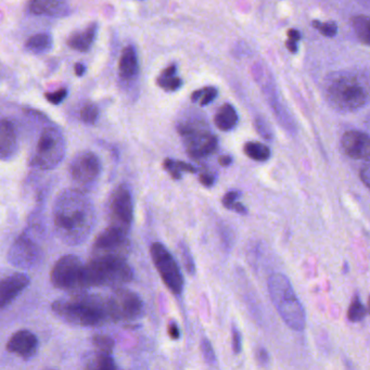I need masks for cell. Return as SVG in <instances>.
Listing matches in <instances>:
<instances>
[{"mask_svg": "<svg viewBox=\"0 0 370 370\" xmlns=\"http://www.w3.org/2000/svg\"><path fill=\"white\" fill-rule=\"evenodd\" d=\"M93 205L82 192H63L55 204L53 224L59 237L68 245H77L87 238L93 226Z\"/></svg>", "mask_w": 370, "mask_h": 370, "instance_id": "6da1fadb", "label": "cell"}, {"mask_svg": "<svg viewBox=\"0 0 370 370\" xmlns=\"http://www.w3.org/2000/svg\"><path fill=\"white\" fill-rule=\"evenodd\" d=\"M325 97L337 111H358L367 104L369 97L367 77L348 71L333 73L326 80Z\"/></svg>", "mask_w": 370, "mask_h": 370, "instance_id": "7a4b0ae2", "label": "cell"}, {"mask_svg": "<svg viewBox=\"0 0 370 370\" xmlns=\"http://www.w3.org/2000/svg\"><path fill=\"white\" fill-rule=\"evenodd\" d=\"M53 312L73 325L91 327L111 320L108 301L99 295H75L53 305Z\"/></svg>", "mask_w": 370, "mask_h": 370, "instance_id": "3957f363", "label": "cell"}, {"mask_svg": "<svg viewBox=\"0 0 370 370\" xmlns=\"http://www.w3.org/2000/svg\"><path fill=\"white\" fill-rule=\"evenodd\" d=\"M268 290L275 308L288 327L302 331L306 325V315L289 278L282 274L272 275L268 279Z\"/></svg>", "mask_w": 370, "mask_h": 370, "instance_id": "277c9868", "label": "cell"}, {"mask_svg": "<svg viewBox=\"0 0 370 370\" xmlns=\"http://www.w3.org/2000/svg\"><path fill=\"white\" fill-rule=\"evenodd\" d=\"M133 279V270L123 257H93L84 265V286H119Z\"/></svg>", "mask_w": 370, "mask_h": 370, "instance_id": "5b68a950", "label": "cell"}, {"mask_svg": "<svg viewBox=\"0 0 370 370\" xmlns=\"http://www.w3.org/2000/svg\"><path fill=\"white\" fill-rule=\"evenodd\" d=\"M177 131L184 141L187 154L192 159H203L216 151L219 140L203 120L189 118L178 123Z\"/></svg>", "mask_w": 370, "mask_h": 370, "instance_id": "8992f818", "label": "cell"}, {"mask_svg": "<svg viewBox=\"0 0 370 370\" xmlns=\"http://www.w3.org/2000/svg\"><path fill=\"white\" fill-rule=\"evenodd\" d=\"M152 262L159 272L164 284L174 295H182L184 290V277L176 259L169 253L165 246L154 242L150 248Z\"/></svg>", "mask_w": 370, "mask_h": 370, "instance_id": "52a82bcc", "label": "cell"}, {"mask_svg": "<svg viewBox=\"0 0 370 370\" xmlns=\"http://www.w3.org/2000/svg\"><path fill=\"white\" fill-rule=\"evenodd\" d=\"M64 149L62 135L55 129H45L38 139L32 164L41 169H53L63 159Z\"/></svg>", "mask_w": 370, "mask_h": 370, "instance_id": "ba28073f", "label": "cell"}, {"mask_svg": "<svg viewBox=\"0 0 370 370\" xmlns=\"http://www.w3.org/2000/svg\"><path fill=\"white\" fill-rule=\"evenodd\" d=\"M51 282L55 287L63 290H83L84 264L75 255L61 257L51 270Z\"/></svg>", "mask_w": 370, "mask_h": 370, "instance_id": "9c48e42d", "label": "cell"}, {"mask_svg": "<svg viewBox=\"0 0 370 370\" xmlns=\"http://www.w3.org/2000/svg\"><path fill=\"white\" fill-rule=\"evenodd\" d=\"M107 301L112 322L136 320L144 311L140 297L131 290H115Z\"/></svg>", "mask_w": 370, "mask_h": 370, "instance_id": "30bf717a", "label": "cell"}, {"mask_svg": "<svg viewBox=\"0 0 370 370\" xmlns=\"http://www.w3.org/2000/svg\"><path fill=\"white\" fill-rule=\"evenodd\" d=\"M133 200L131 192L125 186L119 187L112 194L109 202L110 226L116 227L124 232H129L133 222Z\"/></svg>", "mask_w": 370, "mask_h": 370, "instance_id": "8fae6325", "label": "cell"}, {"mask_svg": "<svg viewBox=\"0 0 370 370\" xmlns=\"http://www.w3.org/2000/svg\"><path fill=\"white\" fill-rule=\"evenodd\" d=\"M127 245V232L116 227L109 226L93 242V257H124Z\"/></svg>", "mask_w": 370, "mask_h": 370, "instance_id": "7c38bea8", "label": "cell"}, {"mask_svg": "<svg viewBox=\"0 0 370 370\" xmlns=\"http://www.w3.org/2000/svg\"><path fill=\"white\" fill-rule=\"evenodd\" d=\"M100 161L93 152H81L71 163V176L80 186H89L93 184L100 174Z\"/></svg>", "mask_w": 370, "mask_h": 370, "instance_id": "4fadbf2b", "label": "cell"}, {"mask_svg": "<svg viewBox=\"0 0 370 370\" xmlns=\"http://www.w3.org/2000/svg\"><path fill=\"white\" fill-rule=\"evenodd\" d=\"M345 154L351 159L368 161L370 156V140L367 133L360 131H349L341 140Z\"/></svg>", "mask_w": 370, "mask_h": 370, "instance_id": "5bb4252c", "label": "cell"}, {"mask_svg": "<svg viewBox=\"0 0 370 370\" xmlns=\"http://www.w3.org/2000/svg\"><path fill=\"white\" fill-rule=\"evenodd\" d=\"M38 249L32 240L26 237H20L15 242L10 250L9 259L12 264L18 267H32L37 262Z\"/></svg>", "mask_w": 370, "mask_h": 370, "instance_id": "9a60e30c", "label": "cell"}, {"mask_svg": "<svg viewBox=\"0 0 370 370\" xmlns=\"http://www.w3.org/2000/svg\"><path fill=\"white\" fill-rule=\"evenodd\" d=\"M38 340L33 333L28 330H20L9 339L7 350L15 355L28 360L37 351Z\"/></svg>", "mask_w": 370, "mask_h": 370, "instance_id": "2e32d148", "label": "cell"}, {"mask_svg": "<svg viewBox=\"0 0 370 370\" xmlns=\"http://www.w3.org/2000/svg\"><path fill=\"white\" fill-rule=\"evenodd\" d=\"M30 280L26 275L13 274L0 280V308L10 304L28 287Z\"/></svg>", "mask_w": 370, "mask_h": 370, "instance_id": "e0dca14e", "label": "cell"}, {"mask_svg": "<svg viewBox=\"0 0 370 370\" xmlns=\"http://www.w3.org/2000/svg\"><path fill=\"white\" fill-rule=\"evenodd\" d=\"M17 147L15 127L7 120L0 119V159H10L17 151Z\"/></svg>", "mask_w": 370, "mask_h": 370, "instance_id": "ac0fdd59", "label": "cell"}, {"mask_svg": "<svg viewBox=\"0 0 370 370\" xmlns=\"http://www.w3.org/2000/svg\"><path fill=\"white\" fill-rule=\"evenodd\" d=\"M30 11L34 15L59 17L68 11L64 0H30Z\"/></svg>", "mask_w": 370, "mask_h": 370, "instance_id": "d6986e66", "label": "cell"}, {"mask_svg": "<svg viewBox=\"0 0 370 370\" xmlns=\"http://www.w3.org/2000/svg\"><path fill=\"white\" fill-rule=\"evenodd\" d=\"M119 72L120 76L125 81H131L138 75V57L133 46H127L124 48L120 58Z\"/></svg>", "mask_w": 370, "mask_h": 370, "instance_id": "ffe728a7", "label": "cell"}, {"mask_svg": "<svg viewBox=\"0 0 370 370\" xmlns=\"http://www.w3.org/2000/svg\"><path fill=\"white\" fill-rule=\"evenodd\" d=\"M97 34V24L93 23L86 30L75 32L68 38V45L74 50L86 53L91 49Z\"/></svg>", "mask_w": 370, "mask_h": 370, "instance_id": "44dd1931", "label": "cell"}, {"mask_svg": "<svg viewBox=\"0 0 370 370\" xmlns=\"http://www.w3.org/2000/svg\"><path fill=\"white\" fill-rule=\"evenodd\" d=\"M238 121H239V116H238L237 111L230 104H223L215 114V125L217 129L223 131H230L234 129Z\"/></svg>", "mask_w": 370, "mask_h": 370, "instance_id": "7402d4cb", "label": "cell"}, {"mask_svg": "<svg viewBox=\"0 0 370 370\" xmlns=\"http://www.w3.org/2000/svg\"><path fill=\"white\" fill-rule=\"evenodd\" d=\"M176 64H171V66L162 71L159 77L156 80V84H158L160 89L169 91V93L178 91L182 87L183 81L182 78L176 75Z\"/></svg>", "mask_w": 370, "mask_h": 370, "instance_id": "603a6c76", "label": "cell"}, {"mask_svg": "<svg viewBox=\"0 0 370 370\" xmlns=\"http://www.w3.org/2000/svg\"><path fill=\"white\" fill-rule=\"evenodd\" d=\"M246 156L253 161L266 162L272 156L270 147L257 141H249L243 147Z\"/></svg>", "mask_w": 370, "mask_h": 370, "instance_id": "cb8c5ba5", "label": "cell"}, {"mask_svg": "<svg viewBox=\"0 0 370 370\" xmlns=\"http://www.w3.org/2000/svg\"><path fill=\"white\" fill-rule=\"evenodd\" d=\"M53 48V38L48 34H37L26 41V49L30 53L41 55L48 53Z\"/></svg>", "mask_w": 370, "mask_h": 370, "instance_id": "d4e9b609", "label": "cell"}, {"mask_svg": "<svg viewBox=\"0 0 370 370\" xmlns=\"http://www.w3.org/2000/svg\"><path fill=\"white\" fill-rule=\"evenodd\" d=\"M352 28L360 43L368 46L370 44L369 18L367 15H358L351 20Z\"/></svg>", "mask_w": 370, "mask_h": 370, "instance_id": "484cf974", "label": "cell"}, {"mask_svg": "<svg viewBox=\"0 0 370 370\" xmlns=\"http://www.w3.org/2000/svg\"><path fill=\"white\" fill-rule=\"evenodd\" d=\"M163 167L176 181L177 179L182 178V174H181L182 172H188V173H192V174L196 173V167L192 165V164L183 161H175V160L172 159L164 160Z\"/></svg>", "mask_w": 370, "mask_h": 370, "instance_id": "4316f807", "label": "cell"}, {"mask_svg": "<svg viewBox=\"0 0 370 370\" xmlns=\"http://www.w3.org/2000/svg\"><path fill=\"white\" fill-rule=\"evenodd\" d=\"M367 315V310H366L365 305L360 301V297L358 295L353 297L352 302L348 310V318L350 322H360L366 317Z\"/></svg>", "mask_w": 370, "mask_h": 370, "instance_id": "83f0119b", "label": "cell"}, {"mask_svg": "<svg viewBox=\"0 0 370 370\" xmlns=\"http://www.w3.org/2000/svg\"><path fill=\"white\" fill-rule=\"evenodd\" d=\"M217 89L215 87H204L199 91H194L192 95V101L194 104H200L201 107L207 106L214 101L217 97Z\"/></svg>", "mask_w": 370, "mask_h": 370, "instance_id": "f1b7e54d", "label": "cell"}, {"mask_svg": "<svg viewBox=\"0 0 370 370\" xmlns=\"http://www.w3.org/2000/svg\"><path fill=\"white\" fill-rule=\"evenodd\" d=\"M87 368L99 370H114L118 368V366L114 363V360L112 358L111 354L98 353V355L91 360V364L87 366Z\"/></svg>", "mask_w": 370, "mask_h": 370, "instance_id": "f546056e", "label": "cell"}, {"mask_svg": "<svg viewBox=\"0 0 370 370\" xmlns=\"http://www.w3.org/2000/svg\"><path fill=\"white\" fill-rule=\"evenodd\" d=\"M93 344L97 349L98 353L104 354H112L114 349V341L111 337L104 335H93Z\"/></svg>", "mask_w": 370, "mask_h": 370, "instance_id": "4dcf8cb0", "label": "cell"}, {"mask_svg": "<svg viewBox=\"0 0 370 370\" xmlns=\"http://www.w3.org/2000/svg\"><path fill=\"white\" fill-rule=\"evenodd\" d=\"M201 353L203 360L210 367H217L216 355H215L214 349L212 346L211 342L207 337H203L201 341Z\"/></svg>", "mask_w": 370, "mask_h": 370, "instance_id": "1f68e13d", "label": "cell"}, {"mask_svg": "<svg viewBox=\"0 0 370 370\" xmlns=\"http://www.w3.org/2000/svg\"><path fill=\"white\" fill-rule=\"evenodd\" d=\"M99 116V110L95 104H86L81 110V120L85 124L96 123Z\"/></svg>", "mask_w": 370, "mask_h": 370, "instance_id": "d6a6232c", "label": "cell"}, {"mask_svg": "<svg viewBox=\"0 0 370 370\" xmlns=\"http://www.w3.org/2000/svg\"><path fill=\"white\" fill-rule=\"evenodd\" d=\"M313 26L325 37H333L337 32V24L333 22L322 23L320 21L315 20L313 21Z\"/></svg>", "mask_w": 370, "mask_h": 370, "instance_id": "836d02e7", "label": "cell"}, {"mask_svg": "<svg viewBox=\"0 0 370 370\" xmlns=\"http://www.w3.org/2000/svg\"><path fill=\"white\" fill-rule=\"evenodd\" d=\"M255 129L257 133L261 135V137L266 139V140H272L274 138V133H272V129H270V124L267 123L261 116H257L255 120Z\"/></svg>", "mask_w": 370, "mask_h": 370, "instance_id": "e575fe53", "label": "cell"}, {"mask_svg": "<svg viewBox=\"0 0 370 370\" xmlns=\"http://www.w3.org/2000/svg\"><path fill=\"white\" fill-rule=\"evenodd\" d=\"M181 252H182L183 262H184L185 268L189 274L194 275L196 272V264H194V257H192V252L189 250L185 243L181 245Z\"/></svg>", "mask_w": 370, "mask_h": 370, "instance_id": "d590c367", "label": "cell"}, {"mask_svg": "<svg viewBox=\"0 0 370 370\" xmlns=\"http://www.w3.org/2000/svg\"><path fill=\"white\" fill-rule=\"evenodd\" d=\"M68 95V91L66 89H61L55 93H46L45 97L47 100L53 104H60Z\"/></svg>", "mask_w": 370, "mask_h": 370, "instance_id": "8d00e7d4", "label": "cell"}, {"mask_svg": "<svg viewBox=\"0 0 370 370\" xmlns=\"http://www.w3.org/2000/svg\"><path fill=\"white\" fill-rule=\"evenodd\" d=\"M232 350L234 354H239L242 350V337L237 328H232Z\"/></svg>", "mask_w": 370, "mask_h": 370, "instance_id": "74e56055", "label": "cell"}, {"mask_svg": "<svg viewBox=\"0 0 370 370\" xmlns=\"http://www.w3.org/2000/svg\"><path fill=\"white\" fill-rule=\"evenodd\" d=\"M239 192H227L226 194H225L224 198H223V205H224L226 209H228V207L232 205L234 202H236V200L239 198Z\"/></svg>", "mask_w": 370, "mask_h": 370, "instance_id": "f35d334b", "label": "cell"}, {"mask_svg": "<svg viewBox=\"0 0 370 370\" xmlns=\"http://www.w3.org/2000/svg\"><path fill=\"white\" fill-rule=\"evenodd\" d=\"M257 358L259 360V365L268 366L270 364V355L265 349L259 348L257 352Z\"/></svg>", "mask_w": 370, "mask_h": 370, "instance_id": "ab89813d", "label": "cell"}, {"mask_svg": "<svg viewBox=\"0 0 370 370\" xmlns=\"http://www.w3.org/2000/svg\"><path fill=\"white\" fill-rule=\"evenodd\" d=\"M167 333H169L172 340H178L179 337H181V330H179L178 325L175 322H169Z\"/></svg>", "mask_w": 370, "mask_h": 370, "instance_id": "60d3db41", "label": "cell"}, {"mask_svg": "<svg viewBox=\"0 0 370 370\" xmlns=\"http://www.w3.org/2000/svg\"><path fill=\"white\" fill-rule=\"evenodd\" d=\"M199 181L204 187H207V188L213 186L215 182L214 176L210 173H203V174L200 175Z\"/></svg>", "mask_w": 370, "mask_h": 370, "instance_id": "b9f144b4", "label": "cell"}, {"mask_svg": "<svg viewBox=\"0 0 370 370\" xmlns=\"http://www.w3.org/2000/svg\"><path fill=\"white\" fill-rule=\"evenodd\" d=\"M228 210H232V211L237 212L239 214H247V207L243 204L239 203V202H234V203L228 207Z\"/></svg>", "mask_w": 370, "mask_h": 370, "instance_id": "7bdbcfd3", "label": "cell"}, {"mask_svg": "<svg viewBox=\"0 0 370 370\" xmlns=\"http://www.w3.org/2000/svg\"><path fill=\"white\" fill-rule=\"evenodd\" d=\"M360 178L363 181L364 184L366 187H369V167L366 165L364 169H360Z\"/></svg>", "mask_w": 370, "mask_h": 370, "instance_id": "ee69618b", "label": "cell"}, {"mask_svg": "<svg viewBox=\"0 0 370 370\" xmlns=\"http://www.w3.org/2000/svg\"><path fill=\"white\" fill-rule=\"evenodd\" d=\"M288 37H289L290 41H299L301 39V33L297 30L295 28H290L288 30L287 33Z\"/></svg>", "mask_w": 370, "mask_h": 370, "instance_id": "f6af8a7d", "label": "cell"}, {"mask_svg": "<svg viewBox=\"0 0 370 370\" xmlns=\"http://www.w3.org/2000/svg\"><path fill=\"white\" fill-rule=\"evenodd\" d=\"M219 164L222 165V167H230V164H232V158L230 156H219Z\"/></svg>", "mask_w": 370, "mask_h": 370, "instance_id": "bcb514c9", "label": "cell"}, {"mask_svg": "<svg viewBox=\"0 0 370 370\" xmlns=\"http://www.w3.org/2000/svg\"><path fill=\"white\" fill-rule=\"evenodd\" d=\"M74 71H75L76 76H83L86 72V66H84L83 63H76L75 66H74Z\"/></svg>", "mask_w": 370, "mask_h": 370, "instance_id": "7dc6e473", "label": "cell"}, {"mask_svg": "<svg viewBox=\"0 0 370 370\" xmlns=\"http://www.w3.org/2000/svg\"><path fill=\"white\" fill-rule=\"evenodd\" d=\"M286 47H287V49L290 51V53H297V41H290V39H288V41H286Z\"/></svg>", "mask_w": 370, "mask_h": 370, "instance_id": "c3c4849f", "label": "cell"}, {"mask_svg": "<svg viewBox=\"0 0 370 370\" xmlns=\"http://www.w3.org/2000/svg\"><path fill=\"white\" fill-rule=\"evenodd\" d=\"M343 272H344L345 274L349 272V265L346 262H345L344 267H343Z\"/></svg>", "mask_w": 370, "mask_h": 370, "instance_id": "681fc988", "label": "cell"}, {"mask_svg": "<svg viewBox=\"0 0 370 370\" xmlns=\"http://www.w3.org/2000/svg\"><path fill=\"white\" fill-rule=\"evenodd\" d=\"M362 3H365V5L368 7V3H369V0H362Z\"/></svg>", "mask_w": 370, "mask_h": 370, "instance_id": "f907efd6", "label": "cell"}]
</instances>
